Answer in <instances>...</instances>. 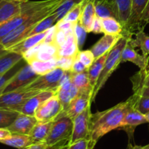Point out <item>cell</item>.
<instances>
[{
    "mask_svg": "<svg viewBox=\"0 0 149 149\" xmlns=\"http://www.w3.org/2000/svg\"><path fill=\"white\" fill-rule=\"evenodd\" d=\"M132 36H123L119 42L116 43V45L112 48L109 52L106 61L105 62L104 66H103V71L97 79L96 85L93 90V97H92V101H94L95 98L97 96V93H99L100 90L104 87L106 81H108L109 77H111L112 74L114 72L115 70L117 68L119 64L122 63L121 61V56H122V52L127 42L128 38Z\"/></svg>",
    "mask_w": 149,
    "mask_h": 149,
    "instance_id": "obj_2",
    "label": "cell"
},
{
    "mask_svg": "<svg viewBox=\"0 0 149 149\" xmlns=\"http://www.w3.org/2000/svg\"><path fill=\"white\" fill-rule=\"evenodd\" d=\"M134 94L149 97V87H142L134 90Z\"/></svg>",
    "mask_w": 149,
    "mask_h": 149,
    "instance_id": "obj_44",
    "label": "cell"
},
{
    "mask_svg": "<svg viewBox=\"0 0 149 149\" xmlns=\"http://www.w3.org/2000/svg\"><path fill=\"white\" fill-rule=\"evenodd\" d=\"M23 10V2L0 0V26L20 14Z\"/></svg>",
    "mask_w": 149,
    "mask_h": 149,
    "instance_id": "obj_18",
    "label": "cell"
},
{
    "mask_svg": "<svg viewBox=\"0 0 149 149\" xmlns=\"http://www.w3.org/2000/svg\"><path fill=\"white\" fill-rule=\"evenodd\" d=\"M87 70V68L84 66V64L79 61V59L78 58V57L77 56L75 61H74V63H73L72 67H71V69L70 70L71 73L73 74H78V73H81L83 71Z\"/></svg>",
    "mask_w": 149,
    "mask_h": 149,
    "instance_id": "obj_41",
    "label": "cell"
},
{
    "mask_svg": "<svg viewBox=\"0 0 149 149\" xmlns=\"http://www.w3.org/2000/svg\"><path fill=\"white\" fill-rule=\"evenodd\" d=\"M19 112L10 109H0V128H7L18 116Z\"/></svg>",
    "mask_w": 149,
    "mask_h": 149,
    "instance_id": "obj_34",
    "label": "cell"
},
{
    "mask_svg": "<svg viewBox=\"0 0 149 149\" xmlns=\"http://www.w3.org/2000/svg\"><path fill=\"white\" fill-rule=\"evenodd\" d=\"M76 57H58L56 58L57 68L63 69V71H70L71 69L73 63L75 61Z\"/></svg>",
    "mask_w": 149,
    "mask_h": 149,
    "instance_id": "obj_40",
    "label": "cell"
},
{
    "mask_svg": "<svg viewBox=\"0 0 149 149\" xmlns=\"http://www.w3.org/2000/svg\"><path fill=\"white\" fill-rule=\"evenodd\" d=\"M73 132V120L63 116L53 121L49 135L45 141L48 147L53 146L63 141H70Z\"/></svg>",
    "mask_w": 149,
    "mask_h": 149,
    "instance_id": "obj_5",
    "label": "cell"
},
{
    "mask_svg": "<svg viewBox=\"0 0 149 149\" xmlns=\"http://www.w3.org/2000/svg\"><path fill=\"white\" fill-rule=\"evenodd\" d=\"M47 145L45 143H40L31 144L24 149H47Z\"/></svg>",
    "mask_w": 149,
    "mask_h": 149,
    "instance_id": "obj_45",
    "label": "cell"
},
{
    "mask_svg": "<svg viewBox=\"0 0 149 149\" xmlns=\"http://www.w3.org/2000/svg\"><path fill=\"white\" fill-rule=\"evenodd\" d=\"M65 71L56 68L47 74L39 75L35 80L28 85L18 89L26 91H55L60 87Z\"/></svg>",
    "mask_w": 149,
    "mask_h": 149,
    "instance_id": "obj_4",
    "label": "cell"
},
{
    "mask_svg": "<svg viewBox=\"0 0 149 149\" xmlns=\"http://www.w3.org/2000/svg\"><path fill=\"white\" fill-rule=\"evenodd\" d=\"M95 145L96 144L89 138H83L68 143L66 149H93Z\"/></svg>",
    "mask_w": 149,
    "mask_h": 149,
    "instance_id": "obj_38",
    "label": "cell"
},
{
    "mask_svg": "<svg viewBox=\"0 0 149 149\" xmlns=\"http://www.w3.org/2000/svg\"><path fill=\"white\" fill-rule=\"evenodd\" d=\"M69 141H63L57 145L53 146L48 147L47 149H66L67 146H68Z\"/></svg>",
    "mask_w": 149,
    "mask_h": 149,
    "instance_id": "obj_47",
    "label": "cell"
},
{
    "mask_svg": "<svg viewBox=\"0 0 149 149\" xmlns=\"http://www.w3.org/2000/svg\"><path fill=\"white\" fill-rule=\"evenodd\" d=\"M109 52H106L104 55L96 58L94 62H93V63L92 64L91 66L88 68L89 78H90V84H91V86L93 88H95V87L97 79H98L99 77H100V74L103 71L105 62H106Z\"/></svg>",
    "mask_w": 149,
    "mask_h": 149,
    "instance_id": "obj_26",
    "label": "cell"
},
{
    "mask_svg": "<svg viewBox=\"0 0 149 149\" xmlns=\"http://www.w3.org/2000/svg\"><path fill=\"white\" fill-rule=\"evenodd\" d=\"M8 52V50H7V49H4V47H3V46L1 45V42H0V56H1V55H3L4 54H5L6 52Z\"/></svg>",
    "mask_w": 149,
    "mask_h": 149,
    "instance_id": "obj_48",
    "label": "cell"
},
{
    "mask_svg": "<svg viewBox=\"0 0 149 149\" xmlns=\"http://www.w3.org/2000/svg\"><path fill=\"white\" fill-rule=\"evenodd\" d=\"M102 30L104 34L113 36H123L125 33L122 23L114 17H107L101 19Z\"/></svg>",
    "mask_w": 149,
    "mask_h": 149,
    "instance_id": "obj_25",
    "label": "cell"
},
{
    "mask_svg": "<svg viewBox=\"0 0 149 149\" xmlns=\"http://www.w3.org/2000/svg\"><path fill=\"white\" fill-rule=\"evenodd\" d=\"M91 32H93L94 33H103L101 18L96 16L94 21H93V26H92Z\"/></svg>",
    "mask_w": 149,
    "mask_h": 149,
    "instance_id": "obj_42",
    "label": "cell"
},
{
    "mask_svg": "<svg viewBox=\"0 0 149 149\" xmlns=\"http://www.w3.org/2000/svg\"><path fill=\"white\" fill-rule=\"evenodd\" d=\"M135 95H132L126 101L118 103L116 106L92 114L90 126V139L95 143L110 132L119 129L126 113L134 108Z\"/></svg>",
    "mask_w": 149,
    "mask_h": 149,
    "instance_id": "obj_1",
    "label": "cell"
},
{
    "mask_svg": "<svg viewBox=\"0 0 149 149\" xmlns=\"http://www.w3.org/2000/svg\"><path fill=\"white\" fill-rule=\"evenodd\" d=\"M71 72L70 71H65L60 87L56 92V95L59 98L63 106V111L66 110L71 102L75 99L79 93V90L77 86L72 83L71 80ZM62 112V113H63Z\"/></svg>",
    "mask_w": 149,
    "mask_h": 149,
    "instance_id": "obj_8",
    "label": "cell"
},
{
    "mask_svg": "<svg viewBox=\"0 0 149 149\" xmlns=\"http://www.w3.org/2000/svg\"><path fill=\"white\" fill-rule=\"evenodd\" d=\"M77 57L79 59V61L82 63L84 65V66L88 69L93 62L95 61V58L94 55H93V52L90 49H87V50H79V52L77 54Z\"/></svg>",
    "mask_w": 149,
    "mask_h": 149,
    "instance_id": "obj_39",
    "label": "cell"
},
{
    "mask_svg": "<svg viewBox=\"0 0 149 149\" xmlns=\"http://www.w3.org/2000/svg\"><path fill=\"white\" fill-rule=\"evenodd\" d=\"M127 148V149H137L138 148V146H132L131 143H129L128 147Z\"/></svg>",
    "mask_w": 149,
    "mask_h": 149,
    "instance_id": "obj_50",
    "label": "cell"
},
{
    "mask_svg": "<svg viewBox=\"0 0 149 149\" xmlns=\"http://www.w3.org/2000/svg\"><path fill=\"white\" fill-rule=\"evenodd\" d=\"M39 76V74H37L33 71L30 64L26 63L13 77L11 81L9 82L7 87H5L2 94L18 90V89H20L22 87H25V86L28 85L31 82H32L33 80L36 79Z\"/></svg>",
    "mask_w": 149,
    "mask_h": 149,
    "instance_id": "obj_11",
    "label": "cell"
},
{
    "mask_svg": "<svg viewBox=\"0 0 149 149\" xmlns=\"http://www.w3.org/2000/svg\"><path fill=\"white\" fill-rule=\"evenodd\" d=\"M74 33L75 35L76 39H77V45H78L79 49H81L84 46V42L86 39L87 31L85 30L82 25L80 23L79 20L75 23L74 27Z\"/></svg>",
    "mask_w": 149,
    "mask_h": 149,
    "instance_id": "obj_37",
    "label": "cell"
},
{
    "mask_svg": "<svg viewBox=\"0 0 149 149\" xmlns=\"http://www.w3.org/2000/svg\"><path fill=\"white\" fill-rule=\"evenodd\" d=\"M93 90H94L93 87H89L85 90H79L78 95L71 102L66 110L64 111L58 116V118L63 116H66L73 119L77 115L81 113L89 105L93 103L92 97H93Z\"/></svg>",
    "mask_w": 149,
    "mask_h": 149,
    "instance_id": "obj_9",
    "label": "cell"
},
{
    "mask_svg": "<svg viewBox=\"0 0 149 149\" xmlns=\"http://www.w3.org/2000/svg\"><path fill=\"white\" fill-rule=\"evenodd\" d=\"M133 90L142 87H149V69L138 71L131 77Z\"/></svg>",
    "mask_w": 149,
    "mask_h": 149,
    "instance_id": "obj_33",
    "label": "cell"
},
{
    "mask_svg": "<svg viewBox=\"0 0 149 149\" xmlns=\"http://www.w3.org/2000/svg\"><path fill=\"white\" fill-rule=\"evenodd\" d=\"M146 116V119H147V121H148V123H149V113H148V114H147Z\"/></svg>",
    "mask_w": 149,
    "mask_h": 149,
    "instance_id": "obj_52",
    "label": "cell"
},
{
    "mask_svg": "<svg viewBox=\"0 0 149 149\" xmlns=\"http://www.w3.org/2000/svg\"><path fill=\"white\" fill-rule=\"evenodd\" d=\"M71 80L73 84H75V86H77V88L79 90H85L89 87H93L90 84V78H89L88 69L81 73H78V74L71 73Z\"/></svg>",
    "mask_w": 149,
    "mask_h": 149,
    "instance_id": "obj_32",
    "label": "cell"
},
{
    "mask_svg": "<svg viewBox=\"0 0 149 149\" xmlns=\"http://www.w3.org/2000/svg\"><path fill=\"white\" fill-rule=\"evenodd\" d=\"M12 132L7 128H0V141L10 136Z\"/></svg>",
    "mask_w": 149,
    "mask_h": 149,
    "instance_id": "obj_46",
    "label": "cell"
},
{
    "mask_svg": "<svg viewBox=\"0 0 149 149\" xmlns=\"http://www.w3.org/2000/svg\"><path fill=\"white\" fill-rule=\"evenodd\" d=\"M47 31L48 30H47L46 31H44L42 33H37V34H35L33 36H29V37L26 38L23 40L20 41V42H18L16 45H13V47L9 48L7 50L16 52V53H18L20 55H23V54L25 53L26 51L29 50V49L36 46L38 44L44 42L45 36H46L47 33Z\"/></svg>",
    "mask_w": 149,
    "mask_h": 149,
    "instance_id": "obj_20",
    "label": "cell"
},
{
    "mask_svg": "<svg viewBox=\"0 0 149 149\" xmlns=\"http://www.w3.org/2000/svg\"><path fill=\"white\" fill-rule=\"evenodd\" d=\"M113 7L118 17V20L122 23L125 31L127 26L132 11V0H106Z\"/></svg>",
    "mask_w": 149,
    "mask_h": 149,
    "instance_id": "obj_17",
    "label": "cell"
},
{
    "mask_svg": "<svg viewBox=\"0 0 149 149\" xmlns=\"http://www.w3.org/2000/svg\"><path fill=\"white\" fill-rule=\"evenodd\" d=\"M52 0H44V1H26L23 2V10L20 14L16 15L11 20L6 22L0 26V40L6 35L15 29L20 25L24 23L32 17L36 15L41 10L47 6Z\"/></svg>",
    "mask_w": 149,
    "mask_h": 149,
    "instance_id": "obj_3",
    "label": "cell"
},
{
    "mask_svg": "<svg viewBox=\"0 0 149 149\" xmlns=\"http://www.w3.org/2000/svg\"><path fill=\"white\" fill-rule=\"evenodd\" d=\"M38 93L39 92L16 90L4 93L0 95V109L15 111L17 107L23 104L28 99Z\"/></svg>",
    "mask_w": 149,
    "mask_h": 149,
    "instance_id": "obj_10",
    "label": "cell"
},
{
    "mask_svg": "<svg viewBox=\"0 0 149 149\" xmlns=\"http://www.w3.org/2000/svg\"><path fill=\"white\" fill-rule=\"evenodd\" d=\"M0 143L17 149H24L32 144L29 135L12 133L10 136L0 141Z\"/></svg>",
    "mask_w": 149,
    "mask_h": 149,
    "instance_id": "obj_24",
    "label": "cell"
},
{
    "mask_svg": "<svg viewBox=\"0 0 149 149\" xmlns=\"http://www.w3.org/2000/svg\"><path fill=\"white\" fill-rule=\"evenodd\" d=\"M137 149H149V144L146 146H138V148Z\"/></svg>",
    "mask_w": 149,
    "mask_h": 149,
    "instance_id": "obj_49",
    "label": "cell"
},
{
    "mask_svg": "<svg viewBox=\"0 0 149 149\" xmlns=\"http://www.w3.org/2000/svg\"><path fill=\"white\" fill-rule=\"evenodd\" d=\"M147 69H149V64H148V68Z\"/></svg>",
    "mask_w": 149,
    "mask_h": 149,
    "instance_id": "obj_53",
    "label": "cell"
},
{
    "mask_svg": "<svg viewBox=\"0 0 149 149\" xmlns=\"http://www.w3.org/2000/svg\"><path fill=\"white\" fill-rule=\"evenodd\" d=\"M56 95L55 91H42L38 93L28 99L23 104L17 107L15 111L20 113L34 116L35 113L39 109V106L45 101L50 98L51 97Z\"/></svg>",
    "mask_w": 149,
    "mask_h": 149,
    "instance_id": "obj_12",
    "label": "cell"
},
{
    "mask_svg": "<svg viewBox=\"0 0 149 149\" xmlns=\"http://www.w3.org/2000/svg\"><path fill=\"white\" fill-rule=\"evenodd\" d=\"M58 22V20L56 15L54 13H52L49 16L46 17L45 18L42 19L41 21H39L34 26V28L31 31L30 33H29L28 37L31 36H33L35 34H37V33H42L44 31H46L47 30H48L50 28H52V26H55Z\"/></svg>",
    "mask_w": 149,
    "mask_h": 149,
    "instance_id": "obj_29",
    "label": "cell"
},
{
    "mask_svg": "<svg viewBox=\"0 0 149 149\" xmlns=\"http://www.w3.org/2000/svg\"><path fill=\"white\" fill-rule=\"evenodd\" d=\"M85 2L86 0H82L81 2L74 5L61 20L72 22V23H76V22L78 21L79 20L80 17H81Z\"/></svg>",
    "mask_w": 149,
    "mask_h": 149,
    "instance_id": "obj_35",
    "label": "cell"
},
{
    "mask_svg": "<svg viewBox=\"0 0 149 149\" xmlns=\"http://www.w3.org/2000/svg\"><path fill=\"white\" fill-rule=\"evenodd\" d=\"M126 149H127V148H126Z\"/></svg>",
    "mask_w": 149,
    "mask_h": 149,
    "instance_id": "obj_54",
    "label": "cell"
},
{
    "mask_svg": "<svg viewBox=\"0 0 149 149\" xmlns=\"http://www.w3.org/2000/svg\"><path fill=\"white\" fill-rule=\"evenodd\" d=\"M148 0H132V11L123 36H131L141 29V18Z\"/></svg>",
    "mask_w": 149,
    "mask_h": 149,
    "instance_id": "obj_13",
    "label": "cell"
},
{
    "mask_svg": "<svg viewBox=\"0 0 149 149\" xmlns=\"http://www.w3.org/2000/svg\"><path fill=\"white\" fill-rule=\"evenodd\" d=\"M123 36H113V35L104 34V36L99 41H97L91 48L90 50L93 52L95 58H97L106 52H109L119 39Z\"/></svg>",
    "mask_w": 149,
    "mask_h": 149,
    "instance_id": "obj_19",
    "label": "cell"
},
{
    "mask_svg": "<svg viewBox=\"0 0 149 149\" xmlns=\"http://www.w3.org/2000/svg\"><path fill=\"white\" fill-rule=\"evenodd\" d=\"M29 64L31 65L33 71L39 75L47 74L57 68L55 59L49 61H33Z\"/></svg>",
    "mask_w": 149,
    "mask_h": 149,
    "instance_id": "obj_31",
    "label": "cell"
},
{
    "mask_svg": "<svg viewBox=\"0 0 149 149\" xmlns=\"http://www.w3.org/2000/svg\"><path fill=\"white\" fill-rule=\"evenodd\" d=\"M92 114L93 113H91L90 104L81 113L72 119L73 132L68 143H71L83 138L90 139V126Z\"/></svg>",
    "mask_w": 149,
    "mask_h": 149,
    "instance_id": "obj_6",
    "label": "cell"
},
{
    "mask_svg": "<svg viewBox=\"0 0 149 149\" xmlns=\"http://www.w3.org/2000/svg\"><path fill=\"white\" fill-rule=\"evenodd\" d=\"M95 1V0H86L82 13L79 18L80 23L85 29L87 33L91 32L92 26L96 17Z\"/></svg>",
    "mask_w": 149,
    "mask_h": 149,
    "instance_id": "obj_22",
    "label": "cell"
},
{
    "mask_svg": "<svg viewBox=\"0 0 149 149\" xmlns=\"http://www.w3.org/2000/svg\"><path fill=\"white\" fill-rule=\"evenodd\" d=\"M37 122L38 120L34 116H29L20 113L7 129L12 133L29 135Z\"/></svg>",
    "mask_w": 149,
    "mask_h": 149,
    "instance_id": "obj_15",
    "label": "cell"
},
{
    "mask_svg": "<svg viewBox=\"0 0 149 149\" xmlns=\"http://www.w3.org/2000/svg\"><path fill=\"white\" fill-rule=\"evenodd\" d=\"M135 38L131 37L130 42L134 48L138 47L142 52V55L149 59V36L144 31V28H141L135 33Z\"/></svg>",
    "mask_w": 149,
    "mask_h": 149,
    "instance_id": "obj_23",
    "label": "cell"
},
{
    "mask_svg": "<svg viewBox=\"0 0 149 149\" xmlns=\"http://www.w3.org/2000/svg\"><path fill=\"white\" fill-rule=\"evenodd\" d=\"M9 1H18V2H26V1H29V0H9Z\"/></svg>",
    "mask_w": 149,
    "mask_h": 149,
    "instance_id": "obj_51",
    "label": "cell"
},
{
    "mask_svg": "<svg viewBox=\"0 0 149 149\" xmlns=\"http://www.w3.org/2000/svg\"><path fill=\"white\" fill-rule=\"evenodd\" d=\"M149 25V0L143 10L142 16L141 18V28L145 27L146 25Z\"/></svg>",
    "mask_w": 149,
    "mask_h": 149,
    "instance_id": "obj_43",
    "label": "cell"
},
{
    "mask_svg": "<svg viewBox=\"0 0 149 149\" xmlns=\"http://www.w3.org/2000/svg\"><path fill=\"white\" fill-rule=\"evenodd\" d=\"M148 123L146 116L138 111L135 108H132L124 117L120 127L118 130H122L127 132L130 140L133 138L135 130L138 125Z\"/></svg>",
    "mask_w": 149,
    "mask_h": 149,
    "instance_id": "obj_14",
    "label": "cell"
},
{
    "mask_svg": "<svg viewBox=\"0 0 149 149\" xmlns=\"http://www.w3.org/2000/svg\"><path fill=\"white\" fill-rule=\"evenodd\" d=\"M22 59H23V58L21 55L11 51H8L0 56V75L11 69Z\"/></svg>",
    "mask_w": 149,
    "mask_h": 149,
    "instance_id": "obj_27",
    "label": "cell"
},
{
    "mask_svg": "<svg viewBox=\"0 0 149 149\" xmlns=\"http://www.w3.org/2000/svg\"><path fill=\"white\" fill-rule=\"evenodd\" d=\"M53 121L47 122H38L29 134L32 144L45 143L49 135Z\"/></svg>",
    "mask_w": 149,
    "mask_h": 149,
    "instance_id": "obj_21",
    "label": "cell"
},
{
    "mask_svg": "<svg viewBox=\"0 0 149 149\" xmlns=\"http://www.w3.org/2000/svg\"><path fill=\"white\" fill-rule=\"evenodd\" d=\"M95 13L97 17L101 19L114 17L118 20V17L113 7L106 0H95Z\"/></svg>",
    "mask_w": 149,
    "mask_h": 149,
    "instance_id": "obj_28",
    "label": "cell"
},
{
    "mask_svg": "<svg viewBox=\"0 0 149 149\" xmlns=\"http://www.w3.org/2000/svg\"><path fill=\"white\" fill-rule=\"evenodd\" d=\"M63 109L56 95L44 102L35 113L38 122H47L55 121L62 113Z\"/></svg>",
    "mask_w": 149,
    "mask_h": 149,
    "instance_id": "obj_7",
    "label": "cell"
},
{
    "mask_svg": "<svg viewBox=\"0 0 149 149\" xmlns=\"http://www.w3.org/2000/svg\"><path fill=\"white\" fill-rule=\"evenodd\" d=\"M135 95V105L134 108L143 115L146 116L149 113V97L134 94Z\"/></svg>",
    "mask_w": 149,
    "mask_h": 149,
    "instance_id": "obj_36",
    "label": "cell"
},
{
    "mask_svg": "<svg viewBox=\"0 0 149 149\" xmlns=\"http://www.w3.org/2000/svg\"><path fill=\"white\" fill-rule=\"evenodd\" d=\"M27 63L24 59H22L21 61H19L16 65H15L11 69L9 70L4 74L0 75V95L3 93L5 87H7V84H9L12 79L13 78L15 75Z\"/></svg>",
    "mask_w": 149,
    "mask_h": 149,
    "instance_id": "obj_30",
    "label": "cell"
},
{
    "mask_svg": "<svg viewBox=\"0 0 149 149\" xmlns=\"http://www.w3.org/2000/svg\"><path fill=\"white\" fill-rule=\"evenodd\" d=\"M132 36L128 38L127 42L124 48L121 56L122 63L131 62L136 65L141 71H145L148 68L149 64V59L145 58L143 55H140L135 51V48L132 46L130 42V39Z\"/></svg>",
    "mask_w": 149,
    "mask_h": 149,
    "instance_id": "obj_16",
    "label": "cell"
}]
</instances>
